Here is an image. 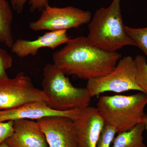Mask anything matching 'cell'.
Wrapping results in <instances>:
<instances>
[{
    "mask_svg": "<svg viewBox=\"0 0 147 147\" xmlns=\"http://www.w3.org/2000/svg\"><path fill=\"white\" fill-rule=\"evenodd\" d=\"M129 36L144 53L147 57V27L144 28H132L125 26Z\"/></svg>",
    "mask_w": 147,
    "mask_h": 147,
    "instance_id": "obj_15",
    "label": "cell"
},
{
    "mask_svg": "<svg viewBox=\"0 0 147 147\" xmlns=\"http://www.w3.org/2000/svg\"><path fill=\"white\" fill-rule=\"evenodd\" d=\"M121 55L95 47L86 37L70 38L53 54V64L66 75L90 80L105 76L115 67Z\"/></svg>",
    "mask_w": 147,
    "mask_h": 147,
    "instance_id": "obj_1",
    "label": "cell"
},
{
    "mask_svg": "<svg viewBox=\"0 0 147 147\" xmlns=\"http://www.w3.org/2000/svg\"><path fill=\"white\" fill-rule=\"evenodd\" d=\"M70 38L67 30L47 32L34 40L18 39L10 47L12 53L20 58L35 56L40 49L48 48L54 50L66 44Z\"/></svg>",
    "mask_w": 147,
    "mask_h": 147,
    "instance_id": "obj_11",
    "label": "cell"
},
{
    "mask_svg": "<svg viewBox=\"0 0 147 147\" xmlns=\"http://www.w3.org/2000/svg\"><path fill=\"white\" fill-rule=\"evenodd\" d=\"M145 129L144 124L142 122L128 131L118 133L113 140L112 147H147L143 142Z\"/></svg>",
    "mask_w": 147,
    "mask_h": 147,
    "instance_id": "obj_14",
    "label": "cell"
},
{
    "mask_svg": "<svg viewBox=\"0 0 147 147\" xmlns=\"http://www.w3.org/2000/svg\"><path fill=\"white\" fill-rule=\"evenodd\" d=\"M137 69V81L139 86L147 94V63L144 56L137 55L134 59Z\"/></svg>",
    "mask_w": 147,
    "mask_h": 147,
    "instance_id": "obj_16",
    "label": "cell"
},
{
    "mask_svg": "<svg viewBox=\"0 0 147 147\" xmlns=\"http://www.w3.org/2000/svg\"><path fill=\"white\" fill-rule=\"evenodd\" d=\"M121 0H113L107 7L97 9L89 23V42L108 52L136 44L129 36L123 21Z\"/></svg>",
    "mask_w": 147,
    "mask_h": 147,
    "instance_id": "obj_2",
    "label": "cell"
},
{
    "mask_svg": "<svg viewBox=\"0 0 147 147\" xmlns=\"http://www.w3.org/2000/svg\"><path fill=\"white\" fill-rule=\"evenodd\" d=\"M137 73L134 59L126 56L121 58L108 74L88 80L86 88L92 97L107 92L121 93L137 90L144 92L137 84Z\"/></svg>",
    "mask_w": 147,
    "mask_h": 147,
    "instance_id": "obj_5",
    "label": "cell"
},
{
    "mask_svg": "<svg viewBox=\"0 0 147 147\" xmlns=\"http://www.w3.org/2000/svg\"><path fill=\"white\" fill-rule=\"evenodd\" d=\"M92 13L74 7H58L48 5L36 21L30 22L29 28L33 31L67 30L79 28L89 23Z\"/></svg>",
    "mask_w": 147,
    "mask_h": 147,
    "instance_id": "obj_6",
    "label": "cell"
},
{
    "mask_svg": "<svg viewBox=\"0 0 147 147\" xmlns=\"http://www.w3.org/2000/svg\"><path fill=\"white\" fill-rule=\"evenodd\" d=\"M147 104V94L140 92L127 96H102L98 100L96 108L105 124L113 126L120 133L143 122Z\"/></svg>",
    "mask_w": 147,
    "mask_h": 147,
    "instance_id": "obj_4",
    "label": "cell"
},
{
    "mask_svg": "<svg viewBox=\"0 0 147 147\" xmlns=\"http://www.w3.org/2000/svg\"><path fill=\"white\" fill-rule=\"evenodd\" d=\"M143 122L144 124L145 129H146L147 131V114H146L145 115Z\"/></svg>",
    "mask_w": 147,
    "mask_h": 147,
    "instance_id": "obj_21",
    "label": "cell"
},
{
    "mask_svg": "<svg viewBox=\"0 0 147 147\" xmlns=\"http://www.w3.org/2000/svg\"><path fill=\"white\" fill-rule=\"evenodd\" d=\"M77 147H96L105 121L97 108L88 107L82 109L78 117L74 120Z\"/></svg>",
    "mask_w": 147,
    "mask_h": 147,
    "instance_id": "obj_10",
    "label": "cell"
},
{
    "mask_svg": "<svg viewBox=\"0 0 147 147\" xmlns=\"http://www.w3.org/2000/svg\"><path fill=\"white\" fill-rule=\"evenodd\" d=\"M13 131L6 143L10 147H48L44 133L36 121H13Z\"/></svg>",
    "mask_w": 147,
    "mask_h": 147,
    "instance_id": "obj_12",
    "label": "cell"
},
{
    "mask_svg": "<svg viewBox=\"0 0 147 147\" xmlns=\"http://www.w3.org/2000/svg\"><path fill=\"white\" fill-rule=\"evenodd\" d=\"M46 137L48 147H77L74 121L63 116H50L36 121Z\"/></svg>",
    "mask_w": 147,
    "mask_h": 147,
    "instance_id": "obj_8",
    "label": "cell"
},
{
    "mask_svg": "<svg viewBox=\"0 0 147 147\" xmlns=\"http://www.w3.org/2000/svg\"><path fill=\"white\" fill-rule=\"evenodd\" d=\"M13 121L0 122V145L12 135L13 131Z\"/></svg>",
    "mask_w": 147,
    "mask_h": 147,
    "instance_id": "obj_20",
    "label": "cell"
},
{
    "mask_svg": "<svg viewBox=\"0 0 147 147\" xmlns=\"http://www.w3.org/2000/svg\"><path fill=\"white\" fill-rule=\"evenodd\" d=\"M46 102L42 90L35 87L23 71L13 78L0 79V110H8L32 101Z\"/></svg>",
    "mask_w": 147,
    "mask_h": 147,
    "instance_id": "obj_7",
    "label": "cell"
},
{
    "mask_svg": "<svg viewBox=\"0 0 147 147\" xmlns=\"http://www.w3.org/2000/svg\"><path fill=\"white\" fill-rule=\"evenodd\" d=\"M13 15L11 7L7 0H0V42L9 47L14 42L12 26Z\"/></svg>",
    "mask_w": 147,
    "mask_h": 147,
    "instance_id": "obj_13",
    "label": "cell"
},
{
    "mask_svg": "<svg viewBox=\"0 0 147 147\" xmlns=\"http://www.w3.org/2000/svg\"><path fill=\"white\" fill-rule=\"evenodd\" d=\"M66 75L53 63L44 67L42 90L47 105L59 111L83 109L89 106L92 96L88 90L74 86Z\"/></svg>",
    "mask_w": 147,
    "mask_h": 147,
    "instance_id": "obj_3",
    "label": "cell"
},
{
    "mask_svg": "<svg viewBox=\"0 0 147 147\" xmlns=\"http://www.w3.org/2000/svg\"><path fill=\"white\" fill-rule=\"evenodd\" d=\"M28 1L32 12L42 10L49 5L48 0H11V4L14 10L20 13L24 10L25 5Z\"/></svg>",
    "mask_w": 147,
    "mask_h": 147,
    "instance_id": "obj_17",
    "label": "cell"
},
{
    "mask_svg": "<svg viewBox=\"0 0 147 147\" xmlns=\"http://www.w3.org/2000/svg\"><path fill=\"white\" fill-rule=\"evenodd\" d=\"M0 147H10L5 142H3V144L0 145Z\"/></svg>",
    "mask_w": 147,
    "mask_h": 147,
    "instance_id": "obj_22",
    "label": "cell"
},
{
    "mask_svg": "<svg viewBox=\"0 0 147 147\" xmlns=\"http://www.w3.org/2000/svg\"><path fill=\"white\" fill-rule=\"evenodd\" d=\"M82 109L59 111L50 108L46 102L32 101L16 108L0 110V122L27 119L37 121L50 116H63L73 120L76 119Z\"/></svg>",
    "mask_w": 147,
    "mask_h": 147,
    "instance_id": "obj_9",
    "label": "cell"
},
{
    "mask_svg": "<svg viewBox=\"0 0 147 147\" xmlns=\"http://www.w3.org/2000/svg\"><path fill=\"white\" fill-rule=\"evenodd\" d=\"M12 64L11 56L6 50L0 48V79L8 77L7 71L11 67Z\"/></svg>",
    "mask_w": 147,
    "mask_h": 147,
    "instance_id": "obj_19",
    "label": "cell"
},
{
    "mask_svg": "<svg viewBox=\"0 0 147 147\" xmlns=\"http://www.w3.org/2000/svg\"><path fill=\"white\" fill-rule=\"evenodd\" d=\"M117 133L113 126L105 125L102 129L96 147H110Z\"/></svg>",
    "mask_w": 147,
    "mask_h": 147,
    "instance_id": "obj_18",
    "label": "cell"
}]
</instances>
